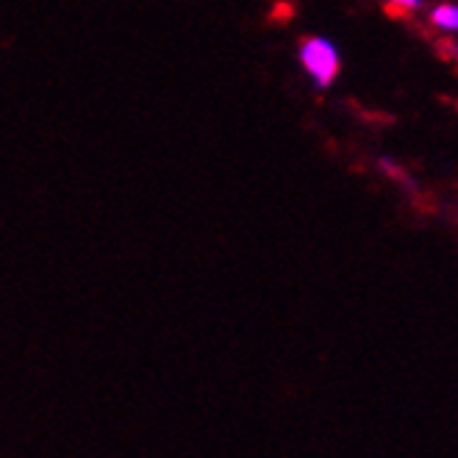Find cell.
<instances>
[{
    "label": "cell",
    "instance_id": "6da1fadb",
    "mask_svg": "<svg viewBox=\"0 0 458 458\" xmlns=\"http://www.w3.org/2000/svg\"><path fill=\"white\" fill-rule=\"evenodd\" d=\"M301 67L317 89H328L342 70V56L331 39L309 37L301 42Z\"/></svg>",
    "mask_w": 458,
    "mask_h": 458
},
{
    "label": "cell",
    "instance_id": "7a4b0ae2",
    "mask_svg": "<svg viewBox=\"0 0 458 458\" xmlns=\"http://www.w3.org/2000/svg\"><path fill=\"white\" fill-rule=\"evenodd\" d=\"M428 25L442 37H458V4H437L428 12Z\"/></svg>",
    "mask_w": 458,
    "mask_h": 458
},
{
    "label": "cell",
    "instance_id": "3957f363",
    "mask_svg": "<svg viewBox=\"0 0 458 458\" xmlns=\"http://www.w3.org/2000/svg\"><path fill=\"white\" fill-rule=\"evenodd\" d=\"M381 4H384L386 14L400 17V20H409V17H414L417 12H422L425 0H381Z\"/></svg>",
    "mask_w": 458,
    "mask_h": 458
},
{
    "label": "cell",
    "instance_id": "277c9868",
    "mask_svg": "<svg viewBox=\"0 0 458 458\" xmlns=\"http://www.w3.org/2000/svg\"><path fill=\"white\" fill-rule=\"evenodd\" d=\"M378 170H381L384 175H389L392 181L403 183V186H406L409 192H414V190H417V183L411 181V175H409L406 170H403V167L397 165V161H392L389 156H381V158H378Z\"/></svg>",
    "mask_w": 458,
    "mask_h": 458
},
{
    "label": "cell",
    "instance_id": "5b68a950",
    "mask_svg": "<svg viewBox=\"0 0 458 458\" xmlns=\"http://www.w3.org/2000/svg\"><path fill=\"white\" fill-rule=\"evenodd\" d=\"M437 50H439V56L450 64H458V37H442L437 42Z\"/></svg>",
    "mask_w": 458,
    "mask_h": 458
}]
</instances>
